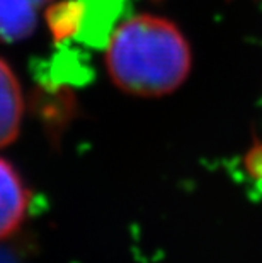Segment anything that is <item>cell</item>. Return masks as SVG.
<instances>
[{"label":"cell","instance_id":"3","mask_svg":"<svg viewBox=\"0 0 262 263\" xmlns=\"http://www.w3.org/2000/svg\"><path fill=\"white\" fill-rule=\"evenodd\" d=\"M22 114L24 100L19 80L10 66L0 58V148L18 138Z\"/></svg>","mask_w":262,"mask_h":263},{"label":"cell","instance_id":"6","mask_svg":"<svg viewBox=\"0 0 262 263\" xmlns=\"http://www.w3.org/2000/svg\"><path fill=\"white\" fill-rule=\"evenodd\" d=\"M245 170L255 183L262 182V144H257L245 156Z\"/></svg>","mask_w":262,"mask_h":263},{"label":"cell","instance_id":"1","mask_svg":"<svg viewBox=\"0 0 262 263\" xmlns=\"http://www.w3.org/2000/svg\"><path fill=\"white\" fill-rule=\"evenodd\" d=\"M106 63L121 90L157 97L176 90L186 80L191 51L172 22L142 14L111 32Z\"/></svg>","mask_w":262,"mask_h":263},{"label":"cell","instance_id":"5","mask_svg":"<svg viewBox=\"0 0 262 263\" xmlns=\"http://www.w3.org/2000/svg\"><path fill=\"white\" fill-rule=\"evenodd\" d=\"M126 0H83L80 32L87 43L101 44L108 37Z\"/></svg>","mask_w":262,"mask_h":263},{"label":"cell","instance_id":"4","mask_svg":"<svg viewBox=\"0 0 262 263\" xmlns=\"http://www.w3.org/2000/svg\"><path fill=\"white\" fill-rule=\"evenodd\" d=\"M48 0H0V37L18 41L29 36L38 12Z\"/></svg>","mask_w":262,"mask_h":263},{"label":"cell","instance_id":"2","mask_svg":"<svg viewBox=\"0 0 262 263\" xmlns=\"http://www.w3.org/2000/svg\"><path fill=\"white\" fill-rule=\"evenodd\" d=\"M29 192L18 170L0 158V241L21 228L27 216Z\"/></svg>","mask_w":262,"mask_h":263},{"label":"cell","instance_id":"7","mask_svg":"<svg viewBox=\"0 0 262 263\" xmlns=\"http://www.w3.org/2000/svg\"><path fill=\"white\" fill-rule=\"evenodd\" d=\"M257 187H259V190L262 192V182H260V183H257Z\"/></svg>","mask_w":262,"mask_h":263}]
</instances>
